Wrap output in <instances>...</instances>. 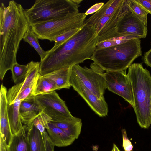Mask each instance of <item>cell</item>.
Segmentation results:
<instances>
[{
    "label": "cell",
    "instance_id": "cell-1",
    "mask_svg": "<svg viewBox=\"0 0 151 151\" xmlns=\"http://www.w3.org/2000/svg\"><path fill=\"white\" fill-rule=\"evenodd\" d=\"M98 38L94 27L83 25L70 38L47 51L46 57L40 62V74L44 75L90 60L96 50Z\"/></svg>",
    "mask_w": 151,
    "mask_h": 151
},
{
    "label": "cell",
    "instance_id": "cell-2",
    "mask_svg": "<svg viewBox=\"0 0 151 151\" xmlns=\"http://www.w3.org/2000/svg\"><path fill=\"white\" fill-rule=\"evenodd\" d=\"M31 26L22 6L14 0L0 8V78L17 63V54L21 40Z\"/></svg>",
    "mask_w": 151,
    "mask_h": 151
},
{
    "label": "cell",
    "instance_id": "cell-3",
    "mask_svg": "<svg viewBox=\"0 0 151 151\" xmlns=\"http://www.w3.org/2000/svg\"><path fill=\"white\" fill-rule=\"evenodd\" d=\"M142 53L141 40L134 39L120 45L96 49L90 60L104 71H126Z\"/></svg>",
    "mask_w": 151,
    "mask_h": 151
},
{
    "label": "cell",
    "instance_id": "cell-4",
    "mask_svg": "<svg viewBox=\"0 0 151 151\" xmlns=\"http://www.w3.org/2000/svg\"><path fill=\"white\" fill-rule=\"evenodd\" d=\"M128 68L127 74L132 86L134 104L133 108L137 121L142 128L147 129L151 124V75L140 63H132Z\"/></svg>",
    "mask_w": 151,
    "mask_h": 151
},
{
    "label": "cell",
    "instance_id": "cell-5",
    "mask_svg": "<svg viewBox=\"0 0 151 151\" xmlns=\"http://www.w3.org/2000/svg\"><path fill=\"white\" fill-rule=\"evenodd\" d=\"M83 0H36L29 9L24 10L32 25L61 18L69 14L79 12Z\"/></svg>",
    "mask_w": 151,
    "mask_h": 151
},
{
    "label": "cell",
    "instance_id": "cell-6",
    "mask_svg": "<svg viewBox=\"0 0 151 151\" xmlns=\"http://www.w3.org/2000/svg\"><path fill=\"white\" fill-rule=\"evenodd\" d=\"M87 16L75 12L65 17L31 25V28L38 39L54 41L59 35L70 29L82 27Z\"/></svg>",
    "mask_w": 151,
    "mask_h": 151
},
{
    "label": "cell",
    "instance_id": "cell-7",
    "mask_svg": "<svg viewBox=\"0 0 151 151\" xmlns=\"http://www.w3.org/2000/svg\"><path fill=\"white\" fill-rule=\"evenodd\" d=\"M104 72L93 62L91 64L90 68L81 67L79 64L71 66L70 74L99 98H104V95L107 89Z\"/></svg>",
    "mask_w": 151,
    "mask_h": 151
},
{
    "label": "cell",
    "instance_id": "cell-8",
    "mask_svg": "<svg viewBox=\"0 0 151 151\" xmlns=\"http://www.w3.org/2000/svg\"><path fill=\"white\" fill-rule=\"evenodd\" d=\"M34 98L42 111L52 118L51 122L60 121L73 116L65 102L55 91L34 96Z\"/></svg>",
    "mask_w": 151,
    "mask_h": 151
},
{
    "label": "cell",
    "instance_id": "cell-9",
    "mask_svg": "<svg viewBox=\"0 0 151 151\" xmlns=\"http://www.w3.org/2000/svg\"><path fill=\"white\" fill-rule=\"evenodd\" d=\"M104 77L107 89L124 99L133 108L134 104L132 86L126 71H106Z\"/></svg>",
    "mask_w": 151,
    "mask_h": 151
},
{
    "label": "cell",
    "instance_id": "cell-10",
    "mask_svg": "<svg viewBox=\"0 0 151 151\" xmlns=\"http://www.w3.org/2000/svg\"><path fill=\"white\" fill-rule=\"evenodd\" d=\"M70 81L71 86L96 114L100 117H104L107 115L108 104L104 98H99L78 79L70 74Z\"/></svg>",
    "mask_w": 151,
    "mask_h": 151
},
{
    "label": "cell",
    "instance_id": "cell-11",
    "mask_svg": "<svg viewBox=\"0 0 151 151\" xmlns=\"http://www.w3.org/2000/svg\"><path fill=\"white\" fill-rule=\"evenodd\" d=\"M116 27L117 31L121 33L135 35L143 38L147 35V26L130 10L119 19Z\"/></svg>",
    "mask_w": 151,
    "mask_h": 151
},
{
    "label": "cell",
    "instance_id": "cell-12",
    "mask_svg": "<svg viewBox=\"0 0 151 151\" xmlns=\"http://www.w3.org/2000/svg\"><path fill=\"white\" fill-rule=\"evenodd\" d=\"M28 64V70L24 81L12 86L7 91V98L9 105L13 104L14 99L18 94L35 85L40 74V62L31 61Z\"/></svg>",
    "mask_w": 151,
    "mask_h": 151
},
{
    "label": "cell",
    "instance_id": "cell-13",
    "mask_svg": "<svg viewBox=\"0 0 151 151\" xmlns=\"http://www.w3.org/2000/svg\"><path fill=\"white\" fill-rule=\"evenodd\" d=\"M127 12L109 16L96 12L89 18L86 19L83 25L94 27L99 36L116 27L119 19Z\"/></svg>",
    "mask_w": 151,
    "mask_h": 151
},
{
    "label": "cell",
    "instance_id": "cell-14",
    "mask_svg": "<svg viewBox=\"0 0 151 151\" xmlns=\"http://www.w3.org/2000/svg\"><path fill=\"white\" fill-rule=\"evenodd\" d=\"M7 91L6 88L2 84L0 92V136L5 141L8 146L13 135L11 131L8 115Z\"/></svg>",
    "mask_w": 151,
    "mask_h": 151
},
{
    "label": "cell",
    "instance_id": "cell-15",
    "mask_svg": "<svg viewBox=\"0 0 151 151\" xmlns=\"http://www.w3.org/2000/svg\"><path fill=\"white\" fill-rule=\"evenodd\" d=\"M140 37L118 32L116 27L99 36L96 49H100L125 43L132 39H140Z\"/></svg>",
    "mask_w": 151,
    "mask_h": 151
},
{
    "label": "cell",
    "instance_id": "cell-16",
    "mask_svg": "<svg viewBox=\"0 0 151 151\" xmlns=\"http://www.w3.org/2000/svg\"><path fill=\"white\" fill-rule=\"evenodd\" d=\"M41 111L42 110L35 100L34 96L29 100L22 101L20 112L22 124L27 126L32 123Z\"/></svg>",
    "mask_w": 151,
    "mask_h": 151
},
{
    "label": "cell",
    "instance_id": "cell-17",
    "mask_svg": "<svg viewBox=\"0 0 151 151\" xmlns=\"http://www.w3.org/2000/svg\"><path fill=\"white\" fill-rule=\"evenodd\" d=\"M49 128L46 129L48 136L53 145L58 147L68 146L75 139L54 124L49 122Z\"/></svg>",
    "mask_w": 151,
    "mask_h": 151
},
{
    "label": "cell",
    "instance_id": "cell-18",
    "mask_svg": "<svg viewBox=\"0 0 151 151\" xmlns=\"http://www.w3.org/2000/svg\"><path fill=\"white\" fill-rule=\"evenodd\" d=\"M26 129L30 151H47L43 135L33 123L26 126Z\"/></svg>",
    "mask_w": 151,
    "mask_h": 151
},
{
    "label": "cell",
    "instance_id": "cell-19",
    "mask_svg": "<svg viewBox=\"0 0 151 151\" xmlns=\"http://www.w3.org/2000/svg\"><path fill=\"white\" fill-rule=\"evenodd\" d=\"M50 122L63 130L76 139L78 138L81 133L82 122L79 118L73 116L62 121Z\"/></svg>",
    "mask_w": 151,
    "mask_h": 151
},
{
    "label": "cell",
    "instance_id": "cell-20",
    "mask_svg": "<svg viewBox=\"0 0 151 151\" xmlns=\"http://www.w3.org/2000/svg\"><path fill=\"white\" fill-rule=\"evenodd\" d=\"M71 67L60 69L43 76L54 81L58 90L69 89L71 87L70 81Z\"/></svg>",
    "mask_w": 151,
    "mask_h": 151
},
{
    "label": "cell",
    "instance_id": "cell-21",
    "mask_svg": "<svg viewBox=\"0 0 151 151\" xmlns=\"http://www.w3.org/2000/svg\"><path fill=\"white\" fill-rule=\"evenodd\" d=\"M22 101H17L10 105L8 104V111L9 119L13 135L19 132L23 125L20 112V107Z\"/></svg>",
    "mask_w": 151,
    "mask_h": 151
},
{
    "label": "cell",
    "instance_id": "cell-22",
    "mask_svg": "<svg viewBox=\"0 0 151 151\" xmlns=\"http://www.w3.org/2000/svg\"><path fill=\"white\" fill-rule=\"evenodd\" d=\"M8 151H30L26 126L23 125L19 132L13 135Z\"/></svg>",
    "mask_w": 151,
    "mask_h": 151
},
{
    "label": "cell",
    "instance_id": "cell-23",
    "mask_svg": "<svg viewBox=\"0 0 151 151\" xmlns=\"http://www.w3.org/2000/svg\"><path fill=\"white\" fill-rule=\"evenodd\" d=\"M58 90L55 83L53 81L39 75L33 91V95L36 96L46 94Z\"/></svg>",
    "mask_w": 151,
    "mask_h": 151
},
{
    "label": "cell",
    "instance_id": "cell-24",
    "mask_svg": "<svg viewBox=\"0 0 151 151\" xmlns=\"http://www.w3.org/2000/svg\"><path fill=\"white\" fill-rule=\"evenodd\" d=\"M38 38L30 28L27 32L23 39L24 40L29 43L36 51L42 60L47 53V51L44 50L39 43Z\"/></svg>",
    "mask_w": 151,
    "mask_h": 151
},
{
    "label": "cell",
    "instance_id": "cell-25",
    "mask_svg": "<svg viewBox=\"0 0 151 151\" xmlns=\"http://www.w3.org/2000/svg\"><path fill=\"white\" fill-rule=\"evenodd\" d=\"M127 4L130 11L147 26V12L135 0H127Z\"/></svg>",
    "mask_w": 151,
    "mask_h": 151
},
{
    "label": "cell",
    "instance_id": "cell-26",
    "mask_svg": "<svg viewBox=\"0 0 151 151\" xmlns=\"http://www.w3.org/2000/svg\"><path fill=\"white\" fill-rule=\"evenodd\" d=\"M28 65H20L17 63L14 64L11 70L12 78L16 84L20 82L24 78L27 73Z\"/></svg>",
    "mask_w": 151,
    "mask_h": 151
},
{
    "label": "cell",
    "instance_id": "cell-27",
    "mask_svg": "<svg viewBox=\"0 0 151 151\" xmlns=\"http://www.w3.org/2000/svg\"><path fill=\"white\" fill-rule=\"evenodd\" d=\"M52 121L50 116L43 112H40L33 122L34 127L42 134L49 128L48 123Z\"/></svg>",
    "mask_w": 151,
    "mask_h": 151
},
{
    "label": "cell",
    "instance_id": "cell-28",
    "mask_svg": "<svg viewBox=\"0 0 151 151\" xmlns=\"http://www.w3.org/2000/svg\"><path fill=\"white\" fill-rule=\"evenodd\" d=\"M82 27L70 29L57 37L54 41L55 45L52 48L54 49L65 42L76 34Z\"/></svg>",
    "mask_w": 151,
    "mask_h": 151
},
{
    "label": "cell",
    "instance_id": "cell-29",
    "mask_svg": "<svg viewBox=\"0 0 151 151\" xmlns=\"http://www.w3.org/2000/svg\"><path fill=\"white\" fill-rule=\"evenodd\" d=\"M122 145L124 151H132L133 145L127 137L126 131L125 129L122 130Z\"/></svg>",
    "mask_w": 151,
    "mask_h": 151
},
{
    "label": "cell",
    "instance_id": "cell-30",
    "mask_svg": "<svg viewBox=\"0 0 151 151\" xmlns=\"http://www.w3.org/2000/svg\"><path fill=\"white\" fill-rule=\"evenodd\" d=\"M104 2H99L95 4L89 8L85 13L87 16L95 13L99 11L104 5Z\"/></svg>",
    "mask_w": 151,
    "mask_h": 151
},
{
    "label": "cell",
    "instance_id": "cell-31",
    "mask_svg": "<svg viewBox=\"0 0 151 151\" xmlns=\"http://www.w3.org/2000/svg\"><path fill=\"white\" fill-rule=\"evenodd\" d=\"M148 13L151 14V0H135Z\"/></svg>",
    "mask_w": 151,
    "mask_h": 151
},
{
    "label": "cell",
    "instance_id": "cell-32",
    "mask_svg": "<svg viewBox=\"0 0 151 151\" xmlns=\"http://www.w3.org/2000/svg\"><path fill=\"white\" fill-rule=\"evenodd\" d=\"M143 59L145 64L151 68V48L144 53Z\"/></svg>",
    "mask_w": 151,
    "mask_h": 151
},
{
    "label": "cell",
    "instance_id": "cell-33",
    "mask_svg": "<svg viewBox=\"0 0 151 151\" xmlns=\"http://www.w3.org/2000/svg\"><path fill=\"white\" fill-rule=\"evenodd\" d=\"M8 147L5 141L0 136V151H8Z\"/></svg>",
    "mask_w": 151,
    "mask_h": 151
},
{
    "label": "cell",
    "instance_id": "cell-34",
    "mask_svg": "<svg viewBox=\"0 0 151 151\" xmlns=\"http://www.w3.org/2000/svg\"><path fill=\"white\" fill-rule=\"evenodd\" d=\"M111 151H120L116 145L114 144H113V147Z\"/></svg>",
    "mask_w": 151,
    "mask_h": 151
},
{
    "label": "cell",
    "instance_id": "cell-35",
    "mask_svg": "<svg viewBox=\"0 0 151 151\" xmlns=\"http://www.w3.org/2000/svg\"><path fill=\"white\" fill-rule=\"evenodd\" d=\"M150 119L151 122V97L150 100Z\"/></svg>",
    "mask_w": 151,
    "mask_h": 151
}]
</instances>
